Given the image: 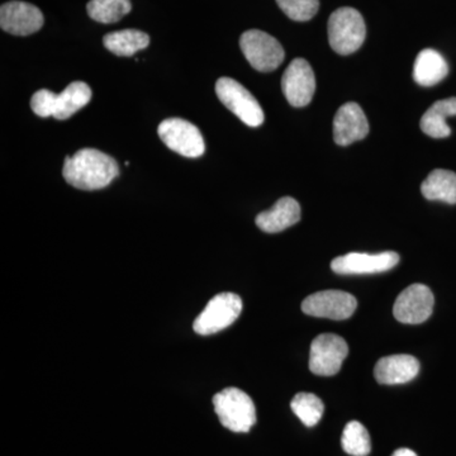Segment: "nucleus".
<instances>
[{"mask_svg": "<svg viewBox=\"0 0 456 456\" xmlns=\"http://www.w3.org/2000/svg\"><path fill=\"white\" fill-rule=\"evenodd\" d=\"M118 174L117 161L95 149H82L71 158H66L62 169L66 183L80 191L106 188Z\"/></svg>", "mask_w": 456, "mask_h": 456, "instance_id": "f257e3e1", "label": "nucleus"}, {"mask_svg": "<svg viewBox=\"0 0 456 456\" xmlns=\"http://www.w3.org/2000/svg\"><path fill=\"white\" fill-rule=\"evenodd\" d=\"M222 426L233 432H248L256 424V410L250 395L239 388H226L213 397Z\"/></svg>", "mask_w": 456, "mask_h": 456, "instance_id": "f03ea898", "label": "nucleus"}, {"mask_svg": "<svg viewBox=\"0 0 456 456\" xmlns=\"http://www.w3.org/2000/svg\"><path fill=\"white\" fill-rule=\"evenodd\" d=\"M367 36L364 18L356 9H336L329 20V42L340 55H350L364 44Z\"/></svg>", "mask_w": 456, "mask_h": 456, "instance_id": "7ed1b4c3", "label": "nucleus"}, {"mask_svg": "<svg viewBox=\"0 0 456 456\" xmlns=\"http://www.w3.org/2000/svg\"><path fill=\"white\" fill-rule=\"evenodd\" d=\"M241 311L242 301L237 294H217L207 303L202 314L194 321V331L202 336L217 334L232 325L241 314Z\"/></svg>", "mask_w": 456, "mask_h": 456, "instance_id": "20e7f679", "label": "nucleus"}, {"mask_svg": "<svg viewBox=\"0 0 456 456\" xmlns=\"http://www.w3.org/2000/svg\"><path fill=\"white\" fill-rule=\"evenodd\" d=\"M240 47L255 70L270 73L277 70L284 60V50L278 40L259 29L246 31L240 38Z\"/></svg>", "mask_w": 456, "mask_h": 456, "instance_id": "39448f33", "label": "nucleus"}, {"mask_svg": "<svg viewBox=\"0 0 456 456\" xmlns=\"http://www.w3.org/2000/svg\"><path fill=\"white\" fill-rule=\"evenodd\" d=\"M216 93L222 103L245 125L250 127L263 125L264 112L259 102L244 86L231 77H221L216 83Z\"/></svg>", "mask_w": 456, "mask_h": 456, "instance_id": "423d86ee", "label": "nucleus"}, {"mask_svg": "<svg viewBox=\"0 0 456 456\" xmlns=\"http://www.w3.org/2000/svg\"><path fill=\"white\" fill-rule=\"evenodd\" d=\"M158 134L165 145L185 158H200L206 151L202 134L185 119H165L159 126Z\"/></svg>", "mask_w": 456, "mask_h": 456, "instance_id": "0eeeda50", "label": "nucleus"}, {"mask_svg": "<svg viewBox=\"0 0 456 456\" xmlns=\"http://www.w3.org/2000/svg\"><path fill=\"white\" fill-rule=\"evenodd\" d=\"M349 354V346L341 336L322 334L311 345L310 370L322 377L338 374Z\"/></svg>", "mask_w": 456, "mask_h": 456, "instance_id": "6e6552de", "label": "nucleus"}, {"mask_svg": "<svg viewBox=\"0 0 456 456\" xmlns=\"http://www.w3.org/2000/svg\"><path fill=\"white\" fill-rule=\"evenodd\" d=\"M358 307L355 297L342 290H323L311 294L302 303V311L312 317L347 320Z\"/></svg>", "mask_w": 456, "mask_h": 456, "instance_id": "1a4fd4ad", "label": "nucleus"}, {"mask_svg": "<svg viewBox=\"0 0 456 456\" xmlns=\"http://www.w3.org/2000/svg\"><path fill=\"white\" fill-rule=\"evenodd\" d=\"M434 305V294L430 288L424 284H412L399 294L393 314L399 322L419 325L430 318Z\"/></svg>", "mask_w": 456, "mask_h": 456, "instance_id": "9d476101", "label": "nucleus"}, {"mask_svg": "<svg viewBox=\"0 0 456 456\" xmlns=\"http://www.w3.org/2000/svg\"><path fill=\"white\" fill-rule=\"evenodd\" d=\"M281 89L293 107H305L311 103L316 90V77L311 65L305 59H294L281 79Z\"/></svg>", "mask_w": 456, "mask_h": 456, "instance_id": "9b49d317", "label": "nucleus"}, {"mask_svg": "<svg viewBox=\"0 0 456 456\" xmlns=\"http://www.w3.org/2000/svg\"><path fill=\"white\" fill-rule=\"evenodd\" d=\"M399 263V255L395 251L379 254L349 253L332 260L331 269L338 274L362 275L388 272Z\"/></svg>", "mask_w": 456, "mask_h": 456, "instance_id": "f8f14e48", "label": "nucleus"}, {"mask_svg": "<svg viewBox=\"0 0 456 456\" xmlns=\"http://www.w3.org/2000/svg\"><path fill=\"white\" fill-rule=\"evenodd\" d=\"M3 31L14 36H29L44 26V14L37 7L26 2H8L0 8Z\"/></svg>", "mask_w": 456, "mask_h": 456, "instance_id": "ddd939ff", "label": "nucleus"}, {"mask_svg": "<svg viewBox=\"0 0 456 456\" xmlns=\"http://www.w3.org/2000/svg\"><path fill=\"white\" fill-rule=\"evenodd\" d=\"M368 134V118L359 104L346 103L338 108L334 119V139L338 145H351L365 139Z\"/></svg>", "mask_w": 456, "mask_h": 456, "instance_id": "4468645a", "label": "nucleus"}, {"mask_svg": "<svg viewBox=\"0 0 456 456\" xmlns=\"http://www.w3.org/2000/svg\"><path fill=\"white\" fill-rule=\"evenodd\" d=\"M419 371V362L412 355L398 354L382 358L374 369L375 379L386 386L404 384L415 379Z\"/></svg>", "mask_w": 456, "mask_h": 456, "instance_id": "2eb2a0df", "label": "nucleus"}, {"mask_svg": "<svg viewBox=\"0 0 456 456\" xmlns=\"http://www.w3.org/2000/svg\"><path fill=\"white\" fill-rule=\"evenodd\" d=\"M301 220V206L294 198L279 200L269 211L261 212L256 217V226L266 233H277L294 226Z\"/></svg>", "mask_w": 456, "mask_h": 456, "instance_id": "dca6fc26", "label": "nucleus"}, {"mask_svg": "<svg viewBox=\"0 0 456 456\" xmlns=\"http://www.w3.org/2000/svg\"><path fill=\"white\" fill-rule=\"evenodd\" d=\"M449 65L436 50L425 49L416 57L413 79L421 86H434L445 79Z\"/></svg>", "mask_w": 456, "mask_h": 456, "instance_id": "f3484780", "label": "nucleus"}, {"mask_svg": "<svg viewBox=\"0 0 456 456\" xmlns=\"http://www.w3.org/2000/svg\"><path fill=\"white\" fill-rule=\"evenodd\" d=\"M456 116V98L437 101L422 116L421 130L432 139H445L452 134L446 119Z\"/></svg>", "mask_w": 456, "mask_h": 456, "instance_id": "a211bd4d", "label": "nucleus"}, {"mask_svg": "<svg viewBox=\"0 0 456 456\" xmlns=\"http://www.w3.org/2000/svg\"><path fill=\"white\" fill-rule=\"evenodd\" d=\"M92 99V89L86 83L74 82L66 86L62 93L56 94L53 117L59 121L70 118L82 110Z\"/></svg>", "mask_w": 456, "mask_h": 456, "instance_id": "6ab92c4d", "label": "nucleus"}, {"mask_svg": "<svg viewBox=\"0 0 456 456\" xmlns=\"http://www.w3.org/2000/svg\"><path fill=\"white\" fill-rule=\"evenodd\" d=\"M421 191L426 200L456 204V174L445 169L431 171L422 183Z\"/></svg>", "mask_w": 456, "mask_h": 456, "instance_id": "aec40b11", "label": "nucleus"}, {"mask_svg": "<svg viewBox=\"0 0 456 456\" xmlns=\"http://www.w3.org/2000/svg\"><path fill=\"white\" fill-rule=\"evenodd\" d=\"M104 46L117 56H134L150 45L149 35L139 29H123L108 33L103 38Z\"/></svg>", "mask_w": 456, "mask_h": 456, "instance_id": "412c9836", "label": "nucleus"}, {"mask_svg": "<svg viewBox=\"0 0 456 456\" xmlns=\"http://www.w3.org/2000/svg\"><path fill=\"white\" fill-rule=\"evenodd\" d=\"M130 0H90L88 14L99 23H116L131 12Z\"/></svg>", "mask_w": 456, "mask_h": 456, "instance_id": "4be33fe9", "label": "nucleus"}, {"mask_svg": "<svg viewBox=\"0 0 456 456\" xmlns=\"http://www.w3.org/2000/svg\"><path fill=\"white\" fill-rule=\"evenodd\" d=\"M341 445L345 452L353 456H368L371 452V440L365 426L358 421H351L345 426L341 436Z\"/></svg>", "mask_w": 456, "mask_h": 456, "instance_id": "5701e85b", "label": "nucleus"}, {"mask_svg": "<svg viewBox=\"0 0 456 456\" xmlns=\"http://www.w3.org/2000/svg\"><path fill=\"white\" fill-rule=\"evenodd\" d=\"M290 407L296 416L301 419L303 425L307 428L316 426L322 419L323 411H325L323 402L314 393H298L293 398Z\"/></svg>", "mask_w": 456, "mask_h": 456, "instance_id": "b1692460", "label": "nucleus"}, {"mask_svg": "<svg viewBox=\"0 0 456 456\" xmlns=\"http://www.w3.org/2000/svg\"><path fill=\"white\" fill-rule=\"evenodd\" d=\"M279 7L290 20L305 22L316 16L320 0H277Z\"/></svg>", "mask_w": 456, "mask_h": 456, "instance_id": "393cba45", "label": "nucleus"}, {"mask_svg": "<svg viewBox=\"0 0 456 456\" xmlns=\"http://www.w3.org/2000/svg\"><path fill=\"white\" fill-rule=\"evenodd\" d=\"M56 93L51 90L41 89L32 95L31 108L33 113L37 114L42 118L53 117V108H55Z\"/></svg>", "mask_w": 456, "mask_h": 456, "instance_id": "a878e982", "label": "nucleus"}, {"mask_svg": "<svg viewBox=\"0 0 456 456\" xmlns=\"http://www.w3.org/2000/svg\"><path fill=\"white\" fill-rule=\"evenodd\" d=\"M392 456H417V454L411 449L402 448L395 450V452H393Z\"/></svg>", "mask_w": 456, "mask_h": 456, "instance_id": "bb28decb", "label": "nucleus"}]
</instances>
